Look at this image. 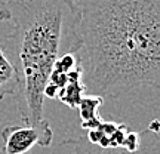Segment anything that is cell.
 <instances>
[{
  "label": "cell",
  "mask_w": 160,
  "mask_h": 154,
  "mask_svg": "<svg viewBox=\"0 0 160 154\" xmlns=\"http://www.w3.org/2000/svg\"><path fill=\"white\" fill-rule=\"evenodd\" d=\"M86 92L119 98L160 86V0H76Z\"/></svg>",
  "instance_id": "6da1fadb"
},
{
  "label": "cell",
  "mask_w": 160,
  "mask_h": 154,
  "mask_svg": "<svg viewBox=\"0 0 160 154\" xmlns=\"http://www.w3.org/2000/svg\"><path fill=\"white\" fill-rule=\"evenodd\" d=\"M0 22L12 27L0 39L18 74L15 93L24 125L45 119V86L53 65L67 53L82 52L80 9L76 0H3Z\"/></svg>",
  "instance_id": "7a4b0ae2"
},
{
  "label": "cell",
  "mask_w": 160,
  "mask_h": 154,
  "mask_svg": "<svg viewBox=\"0 0 160 154\" xmlns=\"http://www.w3.org/2000/svg\"><path fill=\"white\" fill-rule=\"evenodd\" d=\"M5 154H25L34 145L49 147L53 139L51 123L43 120L37 125H11L2 129Z\"/></svg>",
  "instance_id": "3957f363"
},
{
  "label": "cell",
  "mask_w": 160,
  "mask_h": 154,
  "mask_svg": "<svg viewBox=\"0 0 160 154\" xmlns=\"http://www.w3.org/2000/svg\"><path fill=\"white\" fill-rule=\"evenodd\" d=\"M52 154H160V138L159 133L145 129L141 135V147L135 153H128L122 148L104 150L91 144L86 137L68 138L64 139L53 148Z\"/></svg>",
  "instance_id": "277c9868"
},
{
  "label": "cell",
  "mask_w": 160,
  "mask_h": 154,
  "mask_svg": "<svg viewBox=\"0 0 160 154\" xmlns=\"http://www.w3.org/2000/svg\"><path fill=\"white\" fill-rule=\"evenodd\" d=\"M131 131L125 123L116 122H101L95 131H89L86 139L91 144L104 150H116L123 147L126 133Z\"/></svg>",
  "instance_id": "5b68a950"
},
{
  "label": "cell",
  "mask_w": 160,
  "mask_h": 154,
  "mask_svg": "<svg viewBox=\"0 0 160 154\" xmlns=\"http://www.w3.org/2000/svg\"><path fill=\"white\" fill-rule=\"evenodd\" d=\"M104 104V98L95 97V95H88L83 97L80 104L77 105L79 116L82 119L80 127L83 131H95L98 126L101 125V116L98 113V108Z\"/></svg>",
  "instance_id": "8992f818"
},
{
  "label": "cell",
  "mask_w": 160,
  "mask_h": 154,
  "mask_svg": "<svg viewBox=\"0 0 160 154\" xmlns=\"http://www.w3.org/2000/svg\"><path fill=\"white\" fill-rule=\"evenodd\" d=\"M18 91V74L8 57L3 46L0 45V101L6 97H15Z\"/></svg>",
  "instance_id": "52a82bcc"
},
{
  "label": "cell",
  "mask_w": 160,
  "mask_h": 154,
  "mask_svg": "<svg viewBox=\"0 0 160 154\" xmlns=\"http://www.w3.org/2000/svg\"><path fill=\"white\" fill-rule=\"evenodd\" d=\"M85 92H86V87H85L83 80L68 82L61 91L58 92L57 99L61 101L62 104H65L68 108L74 110V108H77V105L82 101V98L85 97Z\"/></svg>",
  "instance_id": "ba28073f"
},
{
  "label": "cell",
  "mask_w": 160,
  "mask_h": 154,
  "mask_svg": "<svg viewBox=\"0 0 160 154\" xmlns=\"http://www.w3.org/2000/svg\"><path fill=\"white\" fill-rule=\"evenodd\" d=\"M139 147H141V133H138L137 131H129L125 137L122 150L128 153H135L139 150Z\"/></svg>",
  "instance_id": "9c48e42d"
},
{
  "label": "cell",
  "mask_w": 160,
  "mask_h": 154,
  "mask_svg": "<svg viewBox=\"0 0 160 154\" xmlns=\"http://www.w3.org/2000/svg\"><path fill=\"white\" fill-rule=\"evenodd\" d=\"M147 129H148L150 132H154V133H159V120L157 119H154L153 120V122H151V123H150L148 125V127H147Z\"/></svg>",
  "instance_id": "30bf717a"
},
{
  "label": "cell",
  "mask_w": 160,
  "mask_h": 154,
  "mask_svg": "<svg viewBox=\"0 0 160 154\" xmlns=\"http://www.w3.org/2000/svg\"><path fill=\"white\" fill-rule=\"evenodd\" d=\"M0 154H5V153H3V151H2V150H0Z\"/></svg>",
  "instance_id": "8fae6325"
}]
</instances>
